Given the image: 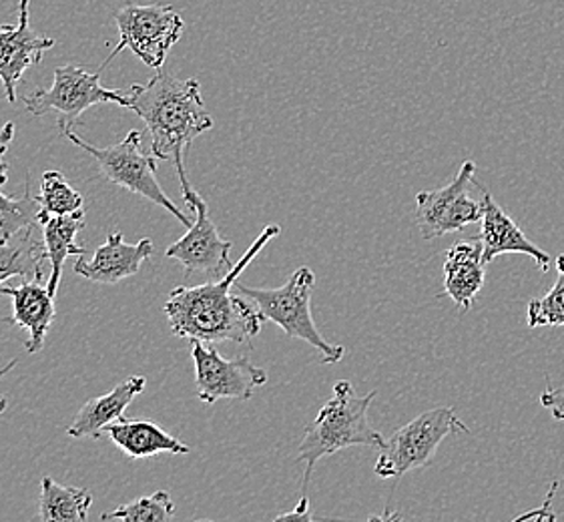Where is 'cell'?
Returning <instances> with one entry per match:
<instances>
[{
	"label": "cell",
	"instance_id": "obj_1",
	"mask_svg": "<svg viewBox=\"0 0 564 522\" xmlns=\"http://www.w3.org/2000/svg\"><path fill=\"white\" fill-rule=\"evenodd\" d=\"M280 233V226L263 228L258 239L243 253V258L234 265V270L227 273L224 280L193 287H175L163 306L170 319L171 331L177 338L199 340L204 344H249L253 340L268 319L261 316L260 309L251 300L238 292L231 294V290L253 258Z\"/></svg>",
	"mask_w": 564,
	"mask_h": 522
},
{
	"label": "cell",
	"instance_id": "obj_2",
	"mask_svg": "<svg viewBox=\"0 0 564 522\" xmlns=\"http://www.w3.org/2000/svg\"><path fill=\"white\" fill-rule=\"evenodd\" d=\"M127 97L129 109L148 126L151 153L158 160L173 161L177 175L185 173V153L195 137L214 127L199 80L177 79L165 68H158L148 85H133Z\"/></svg>",
	"mask_w": 564,
	"mask_h": 522
},
{
	"label": "cell",
	"instance_id": "obj_3",
	"mask_svg": "<svg viewBox=\"0 0 564 522\" xmlns=\"http://www.w3.org/2000/svg\"><path fill=\"white\" fill-rule=\"evenodd\" d=\"M376 398V390L360 396L348 380H339L334 396L317 412L316 421L305 428V436L297 448V460L304 463V482L307 489L317 463L326 456L338 455L351 446L384 448L386 438L368 421V410Z\"/></svg>",
	"mask_w": 564,
	"mask_h": 522
},
{
	"label": "cell",
	"instance_id": "obj_4",
	"mask_svg": "<svg viewBox=\"0 0 564 522\" xmlns=\"http://www.w3.org/2000/svg\"><path fill=\"white\" fill-rule=\"evenodd\" d=\"M314 287H316V273L312 272L307 265L297 268L282 287L268 290V287H249L239 282L234 284V290L238 294L246 295L258 306L263 318L278 324L290 338L314 346L322 356V362L336 363L346 356V348L339 344H329L319 334L310 309Z\"/></svg>",
	"mask_w": 564,
	"mask_h": 522
},
{
	"label": "cell",
	"instance_id": "obj_5",
	"mask_svg": "<svg viewBox=\"0 0 564 522\" xmlns=\"http://www.w3.org/2000/svg\"><path fill=\"white\" fill-rule=\"evenodd\" d=\"M63 137H67L70 143H75L77 148L83 149L85 153H89L93 160L99 163V171L107 182L123 187L131 194L141 195L148 202L161 205L163 209H167L171 216L180 221L181 226L189 229L193 226L192 219L181 211L177 205L171 202L167 194L161 189L155 170H158V157L151 153L143 151V133L141 131H131L127 133L121 143L111 145V148H95L87 143L85 139H80L73 129L63 131Z\"/></svg>",
	"mask_w": 564,
	"mask_h": 522
},
{
	"label": "cell",
	"instance_id": "obj_6",
	"mask_svg": "<svg viewBox=\"0 0 564 522\" xmlns=\"http://www.w3.org/2000/svg\"><path fill=\"white\" fill-rule=\"evenodd\" d=\"M460 432L470 431L456 416L454 409L426 410L386 441L384 448H380V458L376 460L373 472L376 477L386 480L402 478L410 470L424 468L432 463L444 438Z\"/></svg>",
	"mask_w": 564,
	"mask_h": 522
},
{
	"label": "cell",
	"instance_id": "obj_7",
	"mask_svg": "<svg viewBox=\"0 0 564 522\" xmlns=\"http://www.w3.org/2000/svg\"><path fill=\"white\" fill-rule=\"evenodd\" d=\"M115 24L119 29V45L102 63L101 70L119 57V53L129 48L148 67L163 68L171 48L180 43L183 34V19L175 7L161 4H124L115 14Z\"/></svg>",
	"mask_w": 564,
	"mask_h": 522
},
{
	"label": "cell",
	"instance_id": "obj_8",
	"mask_svg": "<svg viewBox=\"0 0 564 522\" xmlns=\"http://www.w3.org/2000/svg\"><path fill=\"white\" fill-rule=\"evenodd\" d=\"M101 73V68H97V73H89L77 65L57 67L53 85L48 89H36L31 95H24L23 102L34 117L57 111L61 133L68 131L79 121L80 115L99 102H113L129 109V97L124 93L102 87Z\"/></svg>",
	"mask_w": 564,
	"mask_h": 522
},
{
	"label": "cell",
	"instance_id": "obj_9",
	"mask_svg": "<svg viewBox=\"0 0 564 522\" xmlns=\"http://www.w3.org/2000/svg\"><path fill=\"white\" fill-rule=\"evenodd\" d=\"M177 180H180L181 194L185 204L189 205L195 214V221L180 241L171 243L165 255L183 263L185 278H189L193 273H202L209 282H219L236 265L229 258L234 243L219 238V231L209 217L207 204L204 197L189 185L187 173H181Z\"/></svg>",
	"mask_w": 564,
	"mask_h": 522
},
{
	"label": "cell",
	"instance_id": "obj_10",
	"mask_svg": "<svg viewBox=\"0 0 564 522\" xmlns=\"http://www.w3.org/2000/svg\"><path fill=\"white\" fill-rule=\"evenodd\" d=\"M475 170V161H464L463 167L446 185L416 195V224L422 238L458 233L482 219L486 189L482 199L473 195Z\"/></svg>",
	"mask_w": 564,
	"mask_h": 522
},
{
	"label": "cell",
	"instance_id": "obj_11",
	"mask_svg": "<svg viewBox=\"0 0 564 522\" xmlns=\"http://www.w3.org/2000/svg\"><path fill=\"white\" fill-rule=\"evenodd\" d=\"M192 358L195 363L197 398L205 404L217 400H249L258 388L268 382V372L249 362V358H224L214 346L192 340Z\"/></svg>",
	"mask_w": 564,
	"mask_h": 522
},
{
	"label": "cell",
	"instance_id": "obj_12",
	"mask_svg": "<svg viewBox=\"0 0 564 522\" xmlns=\"http://www.w3.org/2000/svg\"><path fill=\"white\" fill-rule=\"evenodd\" d=\"M51 36L34 33L31 26V0H21L19 23L0 26V80L11 105L17 102V85L26 68L43 61V53L53 48Z\"/></svg>",
	"mask_w": 564,
	"mask_h": 522
},
{
	"label": "cell",
	"instance_id": "obj_13",
	"mask_svg": "<svg viewBox=\"0 0 564 522\" xmlns=\"http://www.w3.org/2000/svg\"><path fill=\"white\" fill-rule=\"evenodd\" d=\"M153 241L145 238L139 243H127L123 233L115 229L109 233L107 243L97 248L93 260H85V255L75 263V273L87 278L95 284H119L127 278H133L141 265L153 255Z\"/></svg>",
	"mask_w": 564,
	"mask_h": 522
},
{
	"label": "cell",
	"instance_id": "obj_14",
	"mask_svg": "<svg viewBox=\"0 0 564 522\" xmlns=\"http://www.w3.org/2000/svg\"><path fill=\"white\" fill-rule=\"evenodd\" d=\"M480 224H482V228H480L478 239L482 243V260L486 265L505 253H524L536 261L541 272H549L553 258L524 236V231L495 202L490 192H485V214H482Z\"/></svg>",
	"mask_w": 564,
	"mask_h": 522
},
{
	"label": "cell",
	"instance_id": "obj_15",
	"mask_svg": "<svg viewBox=\"0 0 564 522\" xmlns=\"http://www.w3.org/2000/svg\"><path fill=\"white\" fill-rule=\"evenodd\" d=\"M0 295H7L12 300V316L7 319L17 328L29 331L26 352H41L45 346L46 331L55 319V295L48 292V287L24 280L23 284L0 285Z\"/></svg>",
	"mask_w": 564,
	"mask_h": 522
},
{
	"label": "cell",
	"instance_id": "obj_16",
	"mask_svg": "<svg viewBox=\"0 0 564 522\" xmlns=\"http://www.w3.org/2000/svg\"><path fill=\"white\" fill-rule=\"evenodd\" d=\"M480 239L456 241L444 261V292L456 306L468 312L485 287L486 270Z\"/></svg>",
	"mask_w": 564,
	"mask_h": 522
},
{
	"label": "cell",
	"instance_id": "obj_17",
	"mask_svg": "<svg viewBox=\"0 0 564 522\" xmlns=\"http://www.w3.org/2000/svg\"><path fill=\"white\" fill-rule=\"evenodd\" d=\"M145 387H148V380L143 376H131L111 392L90 398L89 402H85V406L79 410L73 424L68 426V436L70 438H105L102 431L109 424L123 418L124 410L131 406V402L145 390Z\"/></svg>",
	"mask_w": 564,
	"mask_h": 522
},
{
	"label": "cell",
	"instance_id": "obj_18",
	"mask_svg": "<svg viewBox=\"0 0 564 522\" xmlns=\"http://www.w3.org/2000/svg\"><path fill=\"white\" fill-rule=\"evenodd\" d=\"M102 436H107L115 446H119L124 455L133 460L151 458V456L167 453V455H189L192 448L181 443L177 436L163 431L158 424L145 421H121L109 424Z\"/></svg>",
	"mask_w": 564,
	"mask_h": 522
},
{
	"label": "cell",
	"instance_id": "obj_19",
	"mask_svg": "<svg viewBox=\"0 0 564 522\" xmlns=\"http://www.w3.org/2000/svg\"><path fill=\"white\" fill-rule=\"evenodd\" d=\"M46 260L45 239L39 238L36 226L19 231L9 241L0 239V285L17 275L43 282Z\"/></svg>",
	"mask_w": 564,
	"mask_h": 522
},
{
	"label": "cell",
	"instance_id": "obj_20",
	"mask_svg": "<svg viewBox=\"0 0 564 522\" xmlns=\"http://www.w3.org/2000/svg\"><path fill=\"white\" fill-rule=\"evenodd\" d=\"M43 228L45 239L46 258L51 261V273H48V292L57 295L58 284L63 278V263L70 255H87L83 246H77L75 238L79 236L80 229L85 228V211L75 216L48 217Z\"/></svg>",
	"mask_w": 564,
	"mask_h": 522
},
{
	"label": "cell",
	"instance_id": "obj_21",
	"mask_svg": "<svg viewBox=\"0 0 564 522\" xmlns=\"http://www.w3.org/2000/svg\"><path fill=\"white\" fill-rule=\"evenodd\" d=\"M93 507V492L79 487H63L53 478L41 480V499L36 521L85 522Z\"/></svg>",
	"mask_w": 564,
	"mask_h": 522
},
{
	"label": "cell",
	"instance_id": "obj_22",
	"mask_svg": "<svg viewBox=\"0 0 564 522\" xmlns=\"http://www.w3.org/2000/svg\"><path fill=\"white\" fill-rule=\"evenodd\" d=\"M41 204L39 226L45 224L48 217L75 216L83 211L85 199L79 192L70 187L61 171H45L41 180V194L36 195Z\"/></svg>",
	"mask_w": 564,
	"mask_h": 522
},
{
	"label": "cell",
	"instance_id": "obj_23",
	"mask_svg": "<svg viewBox=\"0 0 564 522\" xmlns=\"http://www.w3.org/2000/svg\"><path fill=\"white\" fill-rule=\"evenodd\" d=\"M41 204L36 195L31 194L26 182L23 197H9L0 192V239L9 241L19 231L39 226Z\"/></svg>",
	"mask_w": 564,
	"mask_h": 522
},
{
	"label": "cell",
	"instance_id": "obj_24",
	"mask_svg": "<svg viewBox=\"0 0 564 522\" xmlns=\"http://www.w3.org/2000/svg\"><path fill=\"white\" fill-rule=\"evenodd\" d=\"M102 521L123 522H170L175 519V502L165 490H158L151 497H141L129 504H121L115 511L105 512Z\"/></svg>",
	"mask_w": 564,
	"mask_h": 522
},
{
	"label": "cell",
	"instance_id": "obj_25",
	"mask_svg": "<svg viewBox=\"0 0 564 522\" xmlns=\"http://www.w3.org/2000/svg\"><path fill=\"white\" fill-rule=\"evenodd\" d=\"M556 270H558L556 284L546 294L529 302L527 324L531 329L564 326V253L556 258Z\"/></svg>",
	"mask_w": 564,
	"mask_h": 522
},
{
	"label": "cell",
	"instance_id": "obj_26",
	"mask_svg": "<svg viewBox=\"0 0 564 522\" xmlns=\"http://www.w3.org/2000/svg\"><path fill=\"white\" fill-rule=\"evenodd\" d=\"M541 404L553 414L554 421L564 422V392L546 388L541 394Z\"/></svg>",
	"mask_w": 564,
	"mask_h": 522
},
{
	"label": "cell",
	"instance_id": "obj_27",
	"mask_svg": "<svg viewBox=\"0 0 564 522\" xmlns=\"http://www.w3.org/2000/svg\"><path fill=\"white\" fill-rule=\"evenodd\" d=\"M14 139V123H7L4 127H0V185H4L9 180V163L4 161V153L11 145V141Z\"/></svg>",
	"mask_w": 564,
	"mask_h": 522
},
{
	"label": "cell",
	"instance_id": "obj_28",
	"mask_svg": "<svg viewBox=\"0 0 564 522\" xmlns=\"http://www.w3.org/2000/svg\"><path fill=\"white\" fill-rule=\"evenodd\" d=\"M275 521H314V514L310 511V500H307V497L304 494L300 502H297L294 511L283 512Z\"/></svg>",
	"mask_w": 564,
	"mask_h": 522
},
{
	"label": "cell",
	"instance_id": "obj_29",
	"mask_svg": "<svg viewBox=\"0 0 564 522\" xmlns=\"http://www.w3.org/2000/svg\"><path fill=\"white\" fill-rule=\"evenodd\" d=\"M14 368H17V360H11V362L7 363V366L0 370V380H2L4 376L9 374L11 370H14ZM7 406H9V400L0 394V414L7 410Z\"/></svg>",
	"mask_w": 564,
	"mask_h": 522
}]
</instances>
